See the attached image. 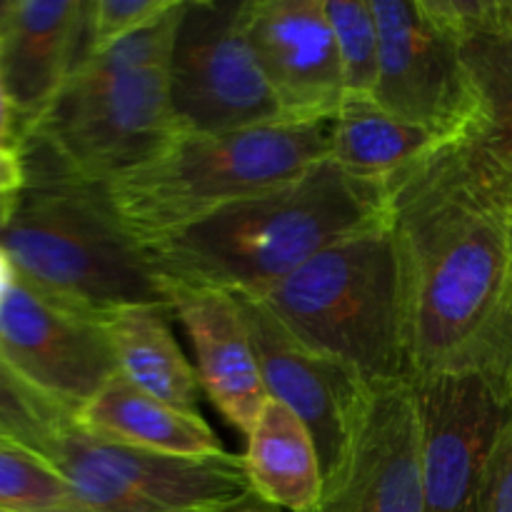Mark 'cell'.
<instances>
[{
  "mask_svg": "<svg viewBox=\"0 0 512 512\" xmlns=\"http://www.w3.org/2000/svg\"><path fill=\"white\" fill-rule=\"evenodd\" d=\"M410 380L480 375L512 405V245L503 168L468 138L390 178Z\"/></svg>",
  "mask_w": 512,
  "mask_h": 512,
  "instance_id": "6da1fadb",
  "label": "cell"
},
{
  "mask_svg": "<svg viewBox=\"0 0 512 512\" xmlns=\"http://www.w3.org/2000/svg\"><path fill=\"white\" fill-rule=\"evenodd\" d=\"M385 215V190L330 158L288 183L238 200L148 250L170 283L258 295L310 258Z\"/></svg>",
  "mask_w": 512,
  "mask_h": 512,
  "instance_id": "7a4b0ae2",
  "label": "cell"
},
{
  "mask_svg": "<svg viewBox=\"0 0 512 512\" xmlns=\"http://www.w3.org/2000/svg\"><path fill=\"white\" fill-rule=\"evenodd\" d=\"M23 165L25 185L0 200V248L20 280L90 315L168 305L153 258L120 225L103 183Z\"/></svg>",
  "mask_w": 512,
  "mask_h": 512,
  "instance_id": "3957f363",
  "label": "cell"
},
{
  "mask_svg": "<svg viewBox=\"0 0 512 512\" xmlns=\"http://www.w3.org/2000/svg\"><path fill=\"white\" fill-rule=\"evenodd\" d=\"M180 10L183 0L150 28L75 65L20 140V158L105 185L158 155L178 135L170 55Z\"/></svg>",
  "mask_w": 512,
  "mask_h": 512,
  "instance_id": "277c9868",
  "label": "cell"
},
{
  "mask_svg": "<svg viewBox=\"0 0 512 512\" xmlns=\"http://www.w3.org/2000/svg\"><path fill=\"white\" fill-rule=\"evenodd\" d=\"M330 125L285 120L233 133H178L158 155L108 180L105 190L130 238L153 250L328 158Z\"/></svg>",
  "mask_w": 512,
  "mask_h": 512,
  "instance_id": "5b68a950",
  "label": "cell"
},
{
  "mask_svg": "<svg viewBox=\"0 0 512 512\" xmlns=\"http://www.w3.org/2000/svg\"><path fill=\"white\" fill-rule=\"evenodd\" d=\"M253 298L300 345L343 365L365 383L410 378L398 255L385 215L320 250Z\"/></svg>",
  "mask_w": 512,
  "mask_h": 512,
  "instance_id": "8992f818",
  "label": "cell"
},
{
  "mask_svg": "<svg viewBox=\"0 0 512 512\" xmlns=\"http://www.w3.org/2000/svg\"><path fill=\"white\" fill-rule=\"evenodd\" d=\"M50 463L90 512H233L255 498L243 458L168 455L60 435Z\"/></svg>",
  "mask_w": 512,
  "mask_h": 512,
  "instance_id": "52a82bcc",
  "label": "cell"
},
{
  "mask_svg": "<svg viewBox=\"0 0 512 512\" xmlns=\"http://www.w3.org/2000/svg\"><path fill=\"white\" fill-rule=\"evenodd\" d=\"M170 105L178 133L285 123L250 43L248 0H183L170 55Z\"/></svg>",
  "mask_w": 512,
  "mask_h": 512,
  "instance_id": "ba28073f",
  "label": "cell"
},
{
  "mask_svg": "<svg viewBox=\"0 0 512 512\" xmlns=\"http://www.w3.org/2000/svg\"><path fill=\"white\" fill-rule=\"evenodd\" d=\"M310 512H423L420 413L410 378L365 383Z\"/></svg>",
  "mask_w": 512,
  "mask_h": 512,
  "instance_id": "9c48e42d",
  "label": "cell"
},
{
  "mask_svg": "<svg viewBox=\"0 0 512 512\" xmlns=\"http://www.w3.org/2000/svg\"><path fill=\"white\" fill-rule=\"evenodd\" d=\"M380 28L375 103L448 140L473 138L480 125L458 38L440 28L420 0H373Z\"/></svg>",
  "mask_w": 512,
  "mask_h": 512,
  "instance_id": "30bf717a",
  "label": "cell"
},
{
  "mask_svg": "<svg viewBox=\"0 0 512 512\" xmlns=\"http://www.w3.org/2000/svg\"><path fill=\"white\" fill-rule=\"evenodd\" d=\"M420 413L423 512H480L493 450L512 405L480 375L413 380Z\"/></svg>",
  "mask_w": 512,
  "mask_h": 512,
  "instance_id": "8fae6325",
  "label": "cell"
},
{
  "mask_svg": "<svg viewBox=\"0 0 512 512\" xmlns=\"http://www.w3.org/2000/svg\"><path fill=\"white\" fill-rule=\"evenodd\" d=\"M0 355L70 415L118 375L95 315L20 278L0 308Z\"/></svg>",
  "mask_w": 512,
  "mask_h": 512,
  "instance_id": "7c38bea8",
  "label": "cell"
},
{
  "mask_svg": "<svg viewBox=\"0 0 512 512\" xmlns=\"http://www.w3.org/2000/svg\"><path fill=\"white\" fill-rule=\"evenodd\" d=\"M248 33L285 120L320 123L338 115L343 70L325 0H248Z\"/></svg>",
  "mask_w": 512,
  "mask_h": 512,
  "instance_id": "4fadbf2b",
  "label": "cell"
},
{
  "mask_svg": "<svg viewBox=\"0 0 512 512\" xmlns=\"http://www.w3.org/2000/svg\"><path fill=\"white\" fill-rule=\"evenodd\" d=\"M233 295L238 298L253 338L265 393L288 405L308 425L325 475V470L338 460L348 413L365 380L300 345L258 298Z\"/></svg>",
  "mask_w": 512,
  "mask_h": 512,
  "instance_id": "5bb4252c",
  "label": "cell"
},
{
  "mask_svg": "<svg viewBox=\"0 0 512 512\" xmlns=\"http://www.w3.org/2000/svg\"><path fill=\"white\" fill-rule=\"evenodd\" d=\"M170 315L180 320L195 350L200 388L225 420L248 433L268 400L253 338L238 298L228 290L163 280Z\"/></svg>",
  "mask_w": 512,
  "mask_h": 512,
  "instance_id": "9a60e30c",
  "label": "cell"
},
{
  "mask_svg": "<svg viewBox=\"0 0 512 512\" xmlns=\"http://www.w3.org/2000/svg\"><path fill=\"white\" fill-rule=\"evenodd\" d=\"M85 0H3L0 75L20 140L43 118L80 60Z\"/></svg>",
  "mask_w": 512,
  "mask_h": 512,
  "instance_id": "2e32d148",
  "label": "cell"
},
{
  "mask_svg": "<svg viewBox=\"0 0 512 512\" xmlns=\"http://www.w3.org/2000/svg\"><path fill=\"white\" fill-rule=\"evenodd\" d=\"M73 425L88 438L120 448L193 458L225 453L200 413L173 408L135 388L120 373L75 410Z\"/></svg>",
  "mask_w": 512,
  "mask_h": 512,
  "instance_id": "e0dca14e",
  "label": "cell"
},
{
  "mask_svg": "<svg viewBox=\"0 0 512 512\" xmlns=\"http://www.w3.org/2000/svg\"><path fill=\"white\" fill-rule=\"evenodd\" d=\"M168 305H118L95 313L118 373L173 408L198 413V370L170 330Z\"/></svg>",
  "mask_w": 512,
  "mask_h": 512,
  "instance_id": "ac0fdd59",
  "label": "cell"
},
{
  "mask_svg": "<svg viewBox=\"0 0 512 512\" xmlns=\"http://www.w3.org/2000/svg\"><path fill=\"white\" fill-rule=\"evenodd\" d=\"M243 463L255 498L288 512H310L323 493V465L308 425L268 398L245 433Z\"/></svg>",
  "mask_w": 512,
  "mask_h": 512,
  "instance_id": "d6986e66",
  "label": "cell"
},
{
  "mask_svg": "<svg viewBox=\"0 0 512 512\" xmlns=\"http://www.w3.org/2000/svg\"><path fill=\"white\" fill-rule=\"evenodd\" d=\"M443 143L448 138L388 113L375 100H350L330 125L328 158L350 178L383 188Z\"/></svg>",
  "mask_w": 512,
  "mask_h": 512,
  "instance_id": "ffe728a7",
  "label": "cell"
},
{
  "mask_svg": "<svg viewBox=\"0 0 512 512\" xmlns=\"http://www.w3.org/2000/svg\"><path fill=\"white\" fill-rule=\"evenodd\" d=\"M470 85L478 98L480 125L473 143L493 158H512V15L495 28L460 43Z\"/></svg>",
  "mask_w": 512,
  "mask_h": 512,
  "instance_id": "44dd1931",
  "label": "cell"
},
{
  "mask_svg": "<svg viewBox=\"0 0 512 512\" xmlns=\"http://www.w3.org/2000/svg\"><path fill=\"white\" fill-rule=\"evenodd\" d=\"M73 423L58 403L35 390L0 355V438L40 455L50 463L60 435Z\"/></svg>",
  "mask_w": 512,
  "mask_h": 512,
  "instance_id": "7402d4cb",
  "label": "cell"
},
{
  "mask_svg": "<svg viewBox=\"0 0 512 512\" xmlns=\"http://www.w3.org/2000/svg\"><path fill=\"white\" fill-rule=\"evenodd\" d=\"M0 510L90 512L53 463L0 438Z\"/></svg>",
  "mask_w": 512,
  "mask_h": 512,
  "instance_id": "603a6c76",
  "label": "cell"
},
{
  "mask_svg": "<svg viewBox=\"0 0 512 512\" xmlns=\"http://www.w3.org/2000/svg\"><path fill=\"white\" fill-rule=\"evenodd\" d=\"M343 70V103L375 100L380 78V28L373 0H325Z\"/></svg>",
  "mask_w": 512,
  "mask_h": 512,
  "instance_id": "cb8c5ba5",
  "label": "cell"
},
{
  "mask_svg": "<svg viewBox=\"0 0 512 512\" xmlns=\"http://www.w3.org/2000/svg\"><path fill=\"white\" fill-rule=\"evenodd\" d=\"M178 3L180 0H85L78 63L113 50L123 40L150 28Z\"/></svg>",
  "mask_w": 512,
  "mask_h": 512,
  "instance_id": "d4e9b609",
  "label": "cell"
},
{
  "mask_svg": "<svg viewBox=\"0 0 512 512\" xmlns=\"http://www.w3.org/2000/svg\"><path fill=\"white\" fill-rule=\"evenodd\" d=\"M480 512H512V425L498 440L488 463Z\"/></svg>",
  "mask_w": 512,
  "mask_h": 512,
  "instance_id": "484cf974",
  "label": "cell"
},
{
  "mask_svg": "<svg viewBox=\"0 0 512 512\" xmlns=\"http://www.w3.org/2000/svg\"><path fill=\"white\" fill-rule=\"evenodd\" d=\"M25 185V165L18 150L0 148V200L10 198Z\"/></svg>",
  "mask_w": 512,
  "mask_h": 512,
  "instance_id": "4316f807",
  "label": "cell"
},
{
  "mask_svg": "<svg viewBox=\"0 0 512 512\" xmlns=\"http://www.w3.org/2000/svg\"><path fill=\"white\" fill-rule=\"evenodd\" d=\"M0 148H10L20 153V123L13 103H10L3 75H0Z\"/></svg>",
  "mask_w": 512,
  "mask_h": 512,
  "instance_id": "83f0119b",
  "label": "cell"
},
{
  "mask_svg": "<svg viewBox=\"0 0 512 512\" xmlns=\"http://www.w3.org/2000/svg\"><path fill=\"white\" fill-rule=\"evenodd\" d=\"M15 280H18V270H15L13 260L8 258V253L0 248V308H3L5 298H8V293H10V288L15 285Z\"/></svg>",
  "mask_w": 512,
  "mask_h": 512,
  "instance_id": "f1b7e54d",
  "label": "cell"
},
{
  "mask_svg": "<svg viewBox=\"0 0 512 512\" xmlns=\"http://www.w3.org/2000/svg\"><path fill=\"white\" fill-rule=\"evenodd\" d=\"M500 163V160H498ZM503 168V183H505V198H508V230H510V245H512V173L500 163Z\"/></svg>",
  "mask_w": 512,
  "mask_h": 512,
  "instance_id": "f546056e",
  "label": "cell"
},
{
  "mask_svg": "<svg viewBox=\"0 0 512 512\" xmlns=\"http://www.w3.org/2000/svg\"><path fill=\"white\" fill-rule=\"evenodd\" d=\"M233 512H283V510L273 508V505H265L263 500H258V503H255V498H253V500H248V503L240 505V508H235Z\"/></svg>",
  "mask_w": 512,
  "mask_h": 512,
  "instance_id": "4dcf8cb0",
  "label": "cell"
},
{
  "mask_svg": "<svg viewBox=\"0 0 512 512\" xmlns=\"http://www.w3.org/2000/svg\"><path fill=\"white\" fill-rule=\"evenodd\" d=\"M485 153H488V150H485ZM495 160H498V158H495ZM500 163H503V165H505V168H508V170H510V173H512V158H510V160H500Z\"/></svg>",
  "mask_w": 512,
  "mask_h": 512,
  "instance_id": "1f68e13d",
  "label": "cell"
},
{
  "mask_svg": "<svg viewBox=\"0 0 512 512\" xmlns=\"http://www.w3.org/2000/svg\"><path fill=\"white\" fill-rule=\"evenodd\" d=\"M0 512H5V510H0Z\"/></svg>",
  "mask_w": 512,
  "mask_h": 512,
  "instance_id": "d6a6232c",
  "label": "cell"
}]
</instances>
